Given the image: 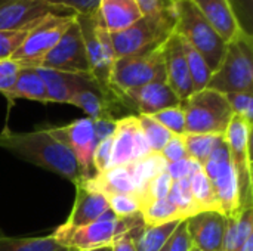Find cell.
I'll list each match as a JSON object with an SVG mask.
<instances>
[{
    "label": "cell",
    "mask_w": 253,
    "mask_h": 251,
    "mask_svg": "<svg viewBox=\"0 0 253 251\" xmlns=\"http://www.w3.org/2000/svg\"><path fill=\"white\" fill-rule=\"evenodd\" d=\"M193 246L187 232V225L185 220L179 222L176 229L173 231L172 237L169 238L166 244V251H190Z\"/></svg>",
    "instance_id": "cell-45"
},
{
    "label": "cell",
    "mask_w": 253,
    "mask_h": 251,
    "mask_svg": "<svg viewBox=\"0 0 253 251\" xmlns=\"http://www.w3.org/2000/svg\"><path fill=\"white\" fill-rule=\"evenodd\" d=\"M79 251V250H74ZM90 251H111V247H104V249H98V250H90Z\"/></svg>",
    "instance_id": "cell-50"
},
{
    "label": "cell",
    "mask_w": 253,
    "mask_h": 251,
    "mask_svg": "<svg viewBox=\"0 0 253 251\" xmlns=\"http://www.w3.org/2000/svg\"><path fill=\"white\" fill-rule=\"evenodd\" d=\"M253 235V209H246L239 217H225V231L221 251H240Z\"/></svg>",
    "instance_id": "cell-26"
},
{
    "label": "cell",
    "mask_w": 253,
    "mask_h": 251,
    "mask_svg": "<svg viewBox=\"0 0 253 251\" xmlns=\"http://www.w3.org/2000/svg\"><path fill=\"white\" fill-rule=\"evenodd\" d=\"M159 154L165 158L166 163H175L188 157L182 136H175V135L169 139V142L163 146V149Z\"/></svg>",
    "instance_id": "cell-44"
},
{
    "label": "cell",
    "mask_w": 253,
    "mask_h": 251,
    "mask_svg": "<svg viewBox=\"0 0 253 251\" xmlns=\"http://www.w3.org/2000/svg\"><path fill=\"white\" fill-rule=\"evenodd\" d=\"M240 251H253V235L246 240V243L243 244V247L240 249Z\"/></svg>",
    "instance_id": "cell-49"
},
{
    "label": "cell",
    "mask_w": 253,
    "mask_h": 251,
    "mask_svg": "<svg viewBox=\"0 0 253 251\" xmlns=\"http://www.w3.org/2000/svg\"><path fill=\"white\" fill-rule=\"evenodd\" d=\"M169 1H170L172 4H175V3H178V1H181V0H169Z\"/></svg>",
    "instance_id": "cell-51"
},
{
    "label": "cell",
    "mask_w": 253,
    "mask_h": 251,
    "mask_svg": "<svg viewBox=\"0 0 253 251\" xmlns=\"http://www.w3.org/2000/svg\"><path fill=\"white\" fill-rule=\"evenodd\" d=\"M162 55L165 62L166 83L181 101L187 99L194 92H193V83H191L181 36L173 33L163 43Z\"/></svg>",
    "instance_id": "cell-18"
},
{
    "label": "cell",
    "mask_w": 253,
    "mask_h": 251,
    "mask_svg": "<svg viewBox=\"0 0 253 251\" xmlns=\"http://www.w3.org/2000/svg\"><path fill=\"white\" fill-rule=\"evenodd\" d=\"M19 71L21 65L13 59L0 61V93L6 95L13 87Z\"/></svg>",
    "instance_id": "cell-42"
},
{
    "label": "cell",
    "mask_w": 253,
    "mask_h": 251,
    "mask_svg": "<svg viewBox=\"0 0 253 251\" xmlns=\"http://www.w3.org/2000/svg\"><path fill=\"white\" fill-rule=\"evenodd\" d=\"M52 7L74 13V15H93L98 12L101 0H44Z\"/></svg>",
    "instance_id": "cell-38"
},
{
    "label": "cell",
    "mask_w": 253,
    "mask_h": 251,
    "mask_svg": "<svg viewBox=\"0 0 253 251\" xmlns=\"http://www.w3.org/2000/svg\"><path fill=\"white\" fill-rule=\"evenodd\" d=\"M76 21L80 27L86 47L90 75L101 84L111 86L110 72L116 61V53L110 31L104 25L98 12L93 15H76Z\"/></svg>",
    "instance_id": "cell-7"
},
{
    "label": "cell",
    "mask_w": 253,
    "mask_h": 251,
    "mask_svg": "<svg viewBox=\"0 0 253 251\" xmlns=\"http://www.w3.org/2000/svg\"><path fill=\"white\" fill-rule=\"evenodd\" d=\"M4 96H7L9 99H28L47 104L44 83L40 78L37 70L33 67H21L13 87Z\"/></svg>",
    "instance_id": "cell-24"
},
{
    "label": "cell",
    "mask_w": 253,
    "mask_h": 251,
    "mask_svg": "<svg viewBox=\"0 0 253 251\" xmlns=\"http://www.w3.org/2000/svg\"><path fill=\"white\" fill-rule=\"evenodd\" d=\"M39 67L70 74H90L86 47L76 16L59 38V41L42 59Z\"/></svg>",
    "instance_id": "cell-13"
},
{
    "label": "cell",
    "mask_w": 253,
    "mask_h": 251,
    "mask_svg": "<svg viewBox=\"0 0 253 251\" xmlns=\"http://www.w3.org/2000/svg\"><path fill=\"white\" fill-rule=\"evenodd\" d=\"M44 83L47 102L70 104L74 92L80 87L86 74H70L49 68H36Z\"/></svg>",
    "instance_id": "cell-22"
},
{
    "label": "cell",
    "mask_w": 253,
    "mask_h": 251,
    "mask_svg": "<svg viewBox=\"0 0 253 251\" xmlns=\"http://www.w3.org/2000/svg\"><path fill=\"white\" fill-rule=\"evenodd\" d=\"M193 3L225 43L246 31L239 22L231 0H193Z\"/></svg>",
    "instance_id": "cell-20"
},
{
    "label": "cell",
    "mask_w": 253,
    "mask_h": 251,
    "mask_svg": "<svg viewBox=\"0 0 253 251\" xmlns=\"http://www.w3.org/2000/svg\"><path fill=\"white\" fill-rule=\"evenodd\" d=\"M93 123V130H95V136L99 141H104L107 138H111L114 135L116 130V123L113 120H92Z\"/></svg>",
    "instance_id": "cell-46"
},
{
    "label": "cell",
    "mask_w": 253,
    "mask_h": 251,
    "mask_svg": "<svg viewBox=\"0 0 253 251\" xmlns=\"http://www.w3.org/2000/svg\"><path fill=\"white\" fill-rule=\"evenodd\" d=\"M162 251H166V246H165V247H163V250Z\"/></svg>",
    "instance_id": "cell-53"
},
{
    "label": "cell",
    "mask_w": 253,
    "mask_h": 251,
    "mask_svg": "<svg viewBox=\"0 0 253 251\" xmlns=\"http://www.w3.org/2000/svg\"><path fill=\"white\" fill-rule=\"evenodd\" d=\"M173 6L142 15L135 24L119 33H110L116 58L157 50L175 33Z\"/></svg>",
    "instance_id": "cell-2"
},
{
    "label": "cell",
    "mask_w": 253,
    "mask_h": 251,
    "mask_svg": "<svg viewBox=\"0 0 253 251\" xmlns=\"http://www.w3.org/2000/svg\"><path fill=\"white\" fill-rule=\"evenodd\" d=\"M136 1H138V4L141 7L142 15L153 13V12L163 10V9H168L170 6H173L169 0H136Z\"/></svg>",
    "instance_id": "cell-47"
},
{
    "label": "cell",
    "mask_w": 253,
    "mask_h": 251,
    "mask_svg": "<svg viewBox=\"0 0 253 251\" xmlns=\"http://www.w3.org/2000/svg\"><path fill=\"white\" fill-rule=\"evenodd\" d=\"M139 228V226H138ZM133 231L130 232H126L123 234L122 237H119L113 246H111V251H136L135 249V244H133V235H132Z\"/></svg>",
    "instance_id": "cell-48"
},
{
    "label": "cell",
    "mask_w": 253,
    "mask_h": 251,
    "mask_svg": "<svg viewBox=\"0 0 253 251\" xmlns=\"http://www.w3.org/2000/svg\"><path fill=\"white\" fill-rule=\"evenodd\" d=\"M28 31H0V61L10 59L21 47Z\"/></svg>",
    "instance_id": "cell-40"
},
{
    "label": "cell",
    "mask_w": 253,
    "mask_h": 251,
    "mask_svg": "<svg viewBox=\"0 0 253 251\" xmlns=\"http://www.w3.org/2000/svg\"><path fill=\"white\" fill-rule=\"evenodd\" d=\"M225 98L234 115L252 123L253 92H231L225 93Z\"/></svg>",
    "instance_id": "cell-37"
},
{
    "label": "cell",
    "mask_w": 253,
    "mask_h": 251,
    "mask_svg": "<svg viewBox=\"0 0 253 251\" xmlns=\"http://www.w3.org/2000/svg\"><path fill=\"white\" fill-rule=\"evenodd\" d=\"M74 13L47 16L37 27L28 31L24 43L10 59L18 62L21 67H39L42 59L59 41L65 30L74 19Z\"/></svg>",
    "instance_id": "cell-11"
},
{
    "label": "cell",
    "mask_w": 253,
    "mask_h": 251,
    "mask_svg": "<svg viewBox=\"0 0 253 251\" xmlns=\"http://www.w3.org/2000/svg\"><path fill=\"white\" fill-rule=\"evenodd\" d=\"M141 219L145 226H159L169 222H181L185 220L179 210L168 200H154L144 206H141Z\"/></svg>",
    "instance_id": "cell-29"
},
{
    "label": "cell",
    "mask_w": 253,
    "mask_h": 251,
    "mask_svg": "<svg viewBox=\"0 0 253 251\" xmlns=\"http://www.w3.org/2000/svg\"><path fill=\"white\" fill-rule=\"evenodd\" d=\"M166 164L168 163L165 161V158L159 152H153V154H150L148 157H145V158H142L139 161L127 164V170H129V175H130V179H132L138 201L141 200L147 185L157 175L165 172Z\"/></svg>",
    "instance_id": "cell-25"
},
{
    "label": "cell",
    "mask_w": 253,
    "mask_h": 251,
    "mask_svg": "<svg viewBox=\"0 0 253 251\" xmlns=\"http://www.w3.org/2000/svg\"><path fill=\"white\" fill-rule=\"evenodd\" d=\"M119 93L130 111H136L138 114L145 115H153L166 108L181 105V99L175 95L166 81H156Z\"/></svg>",
    "instance_id": "cell-17"
},
{
    "label": "cell",
    "mask_w": 253,
    "mask_h": 251,
    "mask_svg": "<svg viewBox=\"0 0 253 251\" xmlns=\"http://www.w3.org/2000/svg\"><path fill=\"white\" fill-rule=\"evenodd\" d=\"M46 130L74 155L82 169L83 182L96 175L93 169V152L98 145V139L95 136L93 123L89 117L79 118L67 126L49 127Z\"/></svg>",
    "instance_id": "cell-12"
},
{
    "label": "cell",
    "mask_w": 253,
    "mask_h": 251,
    "mask_svg": "<svg viewBox=\"0 0 253 251\" xmlns=\"http://www.w3.org/2000/svg\"><path fill=\"white\" fill-rule=\"evenodd\" d=\"M222 139V136H212V135H188L185 133L182 136L187 155L197 161L202 167L208 161L209 155L218 145V142Z\"/></svg>",
    "instance_id": "cell-32"
},
{
    "label": "cell",
    "mask_w": 253,
    "mask_h": 251,
    "mask_svg": "<svg viewBox=\"0 0 253 251\" xmlns=\"http://www.w3.org/2000/svg\"><path fill=\"white\" fill-rule=\"evenodd\" d=\"M0 251H74L59 244L52 235L36 238H13L0 235Z\"/></svg>",
    "instance_id": "cell-30"
},
{
    "label": "cell",
    "mask_w": 253,
    "mask_h": 251,
    "mask_svg": "<svg viewBox=\"0 0 253 251\" xmlns=\"http://www.w3.org/2000/svg\"><path fill=\"white\" fill-rule=\"evenodd\" d=\"M190 188H191L193 200L196 203L199 213H202V212H218V213H221V207H219L215 189L212 186L211 179L205 173L203 167L199 169L190 178Z\"/></svg>",
    "instance_id": "cell-28"
},
{
    "label": "cell",
    "mask_w": 253,
    "mask_h": 251,
    "mask_svg": "<svg viewBox=\"0 0 253 251\" xmlns=\"http://www.w3.org/2000/svg\"><path fill=\"white\" fill-rule=\"evenodd\" d=\"M182 44H184L187 65H188V71H190V77L193 83V92H200L208 87L209 80L212 77V71L209 70L203 56L193 46H190L184 38H182Z\"/></svg>",
    "instance_id": "cell-31"
},
{
    "label": "cell",
    "mask_w": 253,
    "mask_h": 251,
    "mask_svg": "<svg viewBox=\"0 0 253 251\" xmlns=\"http://www.w3.org/2000/svg\"><path fill=\"white\" fill-rule=\"evenodd\" d=\"M0 148L68 179L74 186L83 182L82 169L74 155L46 129L34 132H10L4 129L0 132Z\"/></svg>",
    "instance_id": "cell-1"
},
{
    "label": "cell",
    "mask_w": 253,
    "mask_h": 251,
    "mask_svg": "<svg viewBox=\"0 0 253 251\" xmlns=\"http://www.w3.org/2000/svg\"><path fill=\"white\" fill-rule=\"evenodd\" d=\"M136 120H138L139 129H141L144 138L147 139L153 152H160L163 149V146L169 142V139L173 136L168 129H165L151 115L136 114Z\"/></svg>",
    "instance_id": "cell-33"
},
{
    "label": "cell",
    "mask_w": 253,
    "mask_h": 251,
    "mask_svg": "<svg viewBox=\"0 0 253 251\" xmlns=\"http://www.w3.org/2000/svg\"><path fill=\"white\" fill-rule=\"evenodd\" d=\"M110 210L117 217H132L139 215L141 206L138 198L130 195H110L107 197Z\"/></svg>",
    "instance_id": "cell-39"
},
{
    "label": "cell",
    "mask_w": 253,
    "mask_h": 251,
    "mask_svg": "<svg viewBox=\"0 0 253 251\" xmlns=\"http://www.w3.org/2000/svg\"><path fill=\"white\" fill-rule=\"evenodd\" d=\"M151 117L154 120H157L165 129H168L172 135H175V136L185 135V115H184L181 105L166 108L163 111L153 114Z\"/></svg>",
    "instance_id": "cell-35"
},
{
    "label": "cell",
    "mask_w": 253,
    "mask_h": 251,
    "mask_svg": "<svg viewBox=\"0 0 253 251\" xmlns=\"http://www.w3.org/2000/svg\"><path fill=\"white\" fill-rule=\"evenodd\" d=\"M107 210H110V207H108V201L104 195L86 188L84 185H77L73 210H71L68 219L65 220V223H62L52 234V237L59 244L64 246V243L70 238V235L73 232L95 222Z\"/></svg>",
    "instance_id": "cell-15"
},
{
    "label": "cell",
    "mask_w": 253,
    "mask_h": 251,
    "mask_svg": "<svg viewBox=\"0 0 253 251\" xmlns=\"http://www.w3.org/2000/svg\"><path fill=\"white\" fill-rule=\"evenodd\" d=\"M190 251H200V250H197V249H194V247H191V249H190Z\"/></svg>",
    "instance_id": "cell-52"
},
{
    "label": "cell",
    "mask_w": 253,
    "mask_h": 251,
    "mask_svg": "<svg viewBox=\"0 0 253 251\" xmlns=\"http://www.w3.org/2000/svg\"><path fill=\"white\" fill-rule=\"evenodd\" d=\"M150 154H153V151L139 129L136 114L119 118L113 135L110 169L132 164Z\"/></svg>",
    "instance_id": "cell-14"
},
{
    "label": "cell",
    "mask_w": 253,
    "mask_h": 251,
    "mask_svg": "<svg viewBox=\"0 0 253 251\" xmlns=\"http://www.w3.org/2000/svg\"><path fill=\"white\" fill-rule=\"evenodd\" d=\"M203 170L212 182L221 207V213L225 217H239L242 213L239 182L234 166L230 160V151L224 141V136L209 155L208 161L203 166Z\"/></svg>",
    "instance_id": "cell-8"
},
{
    "label": "cell",
    "mask_w": 253,
    "mask_h": 251,
    "mask_svg": "<svg viewBox=\"0 0 253 251\" xmlns=\"http://www.w3.org/2000/svg\"><path fill=\"white\" fill-rule=\"evenodd\" d=\"M44 0H0V31H30L50 15H62Z\"/></svg>",
    "instance_id": "cell-16"
},
{
    "label": "cell",
    "mask_w": 253,
    "mask_h": 251,
    "mask_svg": "<svg viewBox=\"0 0 253 251\" xmlns=\"http://www.w3.org/2000/svg\"><path fill=\"white\" fill-rule=\"evenodd\" d=\"M191 246L200 251H221L225 216L218 212H202L185 220Z\"/></svg>",
    "instance_id": "cell-19"
},
{
    "label": "cell",
    "mask_w": 253,
    "mask_h": 251,
    "mask_svg": "<svg viewBox=\"0 0 253 251\" xmlns=\"http://www.w3.org/2000/svg\"><path fill=\"white\" fill-rule=\"evenodd\" d=\"M168 200L179 210V213L182 215V217L185 220L199 213L196 203L193 200V194H191V188H190V179L173 180L172 188H170L169 195H168Z\"/></svg>",
    "instance_id": "cell-34"
},
{
    "label": "cell",
    "mask_w": 253,
    "mask_h": 251,
    "mask_svg": "<svg viewBox=\"0 0 253 251\" xmlns=\"http://www.w3.org/2000/svg\"><path fill=\"white\" fill-rule=\"evenodd\" d=\"M80 185H84L86 188L99 192L105 198L110 195H130L136 198L127 166L108 169L104 173H98Z\"/></svg>",
    "instance_id": "cell-23"
},
{
    "label": "cell",
    "mask_w": 253,
    "mask_h": 251,
    "mask_svg": "<svg viewBox=\"0 0 253 251\" xmlns=\"http://www.w3.org/2000/svg\"><path fill=\"white\" fill-rule=\"evenodd\" d=\"M182 222V220H181ZM179 222H169L159 226H145L133 229V244L136 251H162L172 237Z\"/></svg>",
    "instance_id": "cell-27"
},
{
    "label": "cell",
    "mask_w": 253,
    "mask_h": 251,
    "mask_svg": "<svg viewBox=\"0 0 253 251\" xmlns=\"http://www.w3.org/2000/svg\"><path fill=\"white\" fill-rule=\"evenodd\" d=\"M141 225H144L141 215L132 217H117L111 210H107L95 222L73 232L64 246L79 251L111 247L119 237L136 229Z\"/></svg>",
    "instance_id": "cell-10"
},
{
    "label": "cell",
    "mask_w": 253,
    "mask_h": 251,
    "mask_svg": "<svg viewBox=\"0 0 253 251\" xmlns=\"http://www.w3.org/2000/svg\"><path fill=\"white\" fill-rule=\"evenodd\" d=\"M172 183L173 180L170 179V176L166 173V172H162L160 175H157L145 188L141 200H139V206H144L150 201H154V200H163V198H168L169 195V191L172 188Z\"/></svg>",
    "instance_id": "cell-36"
},
{
    "label": "cell",
    "mask_w": 253,
    "mask_h": 251,
    "mask_svg": "<svg viewBox=\"0 0 253 251\" xmlns=\"http://www.w3.org/2000/svg\"><path fill=\"white\" fill-rule=\"evenodd\" d=\"M111 148H113V136L98 142L95 152H93V169L96 175L104 173L105 170L110 169Z\"/></svg>",
    "instance_id": "cell-43"
},
{
    "label": "cell",
    "mask_w": 253,
    "mask_h": 251,
    "mask_svg": "<svg viewBox=\"0 0 253 251\" xmlns=\"http://www.w3.org/2000/svg\"><path fill=\"white\" fill-rule=\"evenodd\" d=\"M98 13L110 33L126 30L142 16L136 0H101Z\"/></svg>",
    "instance_id": "cell-21"
},
{
    "label": "cell",
    "mask_w": 253,
    "mask_h": 251,
    "mask_svg": "<svg viewBox=\"0 0 253 251\" xmlns=\"http://www.w3.org/2000/svg\"><path fill=\"white\" fill-rule=\"evenodd\" d=\"M251 135H252V123L237 115H233L224 133V141L230 151V160L237 175L242 212L246 209H253Z\"/></svg>",
    "instance_id": "cell-9"
},
{
    "label": "cell",
    "mask_w": 253,
    "mask_h": 251,
    "mask_svg": "<svg viewBox=\"0 0 253 251\" xmlns=\"http://www.w3.org/2000/svg\"><path fill=\"white\" fill-rule=\"evenodd\" d=\"M156 81H166L162 47L147 53L116 58L110 72V84L117 92L138 89Z\"/></svg>",
    "instance_id": "cell-6"
},
{
    "label": "cell",
    "mask_w": 253,
    "mask_h": 251,
    "mask_svg": "<svg viewBox=\"0 0 253 251\" xmlns=\"http://www.w3.org/2000/svg\"><path fill=\"white\" fill-rule=\"evenodd\" d=\"M199 169H202V166L193 158L187 157L175 163H168L165 172L170 176L172 180H181V179H190Z\"/></svg>",
    "instance_id": "cell-41"
},
{
    "label": "cell",
    "mask_w": 253,
    "mask_h": 251,
    "mask_svg": "<svg viewBox=\"0 0 253 251\" xmlns=\"http://www.w3.org/2000/svg\"><path fill=\"white\" fill-rule=\"evenodd\" d=\"M181 108L185 115V133L188 135L224 136L234 115L225 95L209 87L181 101Z\"/></svg>",
    "instance_id": "cell-4"
},
{
    "label": "cell",
    "mask_w": 253,
    "mask_h": 251,
    "mask_svg": "<svg viewBox=\"0 0 253 251\" xmlns=\"http://www.w3.org/2000/svg\"><path fill=\"white\" fill-rule=\"evenodd\" d=\"M173 9L176 16L175 33L193 46L203 56L209 70L215 72L224 58L227 43L200 13L193 0H181L173 4Z\"/></svg>",
    "instance_id": "cell-3"
},
{
    "label": "cell",
    "mask_w": 253,
    "mask_h": 251,
    "mask_svg": "<svg viewBox=\"0 0 253 251\" xmlns=\"http://www.w3.org/2000/svg\"><path fill=\"white\" fill-rule=\"evenodd\" d=\"M221 93L253 92V41L249 31H242L227 43L224 58L208 84Z\"/></svg>",
    "instance_id": "cell-5"
}]
</instances>
